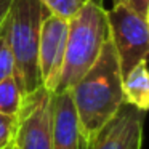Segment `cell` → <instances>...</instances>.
<instances>
[{
	"label": "cell",
	"mask_w": 149,
	"mask_h": 149,
	"mask_svg": "<svg viewBox=\"0 0 149 149\" xmlns=\"http://www.w3.org/2000/svg\"><path fill=\"white\" fill-rule=\"evenodd\" d=\"M122 71L112 40L107 36L98 59L71 88L80 127L88 141L120 109L123 100Z\"/></svg>",
	"instance_id": "1"
},
{
	"label": "cell",
	"mask_w": 149,
	"mask_h": 149,
	"mask_svg": "<svg viewBox=\"0 0 149 149\" xmlns=\"http://www.w3.org/2000/svg\"><path fill=\"white\" fill-rule=\"evenodd\" d=\"M69 21L64 59L55 93L71 90L98 59L109 36L107 10L103 0H85Z\"/></svg>",
	"instance_id": "2"
},
{
	"label": "cell",
	"mask_w": 149,
	"mask_h": 149,
	"mask_svg": "<svg viewBox=\"0 0 149 149\" xmlns=\"http://www.w3.org/2000/svg\"><path fill=\"white\" fill-rule=\"evenodd\" d=\"M45 15L40 0H11L7 18L8 42L15 61L13 75L24 96L43 87L39 71V42Z\"/></svg>",
	"instance_id": "3"
},
{
	"label": "cell",
	"mask_w": 149,
	"mask_h": 149,
	"mask_svg": "<svg viewBox=\"0 0 149 149\" xmlns=\"http://www.w3.org/2000/svg\"><path fill=\"white\" fill-rule=\"evenodd\" d=\"M107 24L123 77L138 63L146 61L149 56L148 21L130 7L114 2L112 8L107 10Z\"/></svg>",
	"instance_id": "4"
},
{
	"label": "cell",
	"mask_w": 149,
	"mask_h": 149,
	"mask_svg": "<svg viewBox=\"0 0 149 149\" xmlns=\"http://www.w3.org/2000/svg\"><path fill=\"white\" fill-rule=\"evenodd\" d=\"M53 93L45 87L37 88L23 100L16 116V133L13 144L16 149H52Z\"/></svg>",
	"instance_id": "5"
},
{
	"label": "cell",
	"mask_w": 149,
	"mask_h": 149,
	"mask_svg": "<svg viewBox=\"0 0 149 149\" xmlns=\"http://www.w3.org/2000/svg\"><path fill=\"white\" fill-rule=\"evenodd\" d=\"M69 21L61 16L47 13L42 21L39 42V71L42 85L55 93L59 80L68 40Z\"/></svg>",
	"instance_id": "6"
},
{
	"label": "cell",
	"mask_w": 149,
	"mask_h": 149,
	"mask_svg": "<svg viewBox=\"0 0 149 149\" xmlns=\"http://www.w3.org/2000/svg\"><path fill=\"white\" fill-rule=\"evenodd\" d=\"M146 112L123 103L91 138L88 149H141Z\"/></svg>",
	"instance_id": "7"
},
{
	"label": "cell",
	"mask_w": 149,
	"mask_h": 149,
	"mask_svg": "<svg viewBox=\"0 0 149 149\" xmlns=\"http://www.w3.org/2000/svg\"><path fill=\"white\" fill-rule=\"evenodd\" d=\"M52 138V149H88L90 146L69 90L53 93Z\"/></svg>",
	"instance_id": "8"
},
{
	"label": "cell",
	"mask_w": 149,
	"mask_h": 149,
	"mask_svg": "<svg viewBox=\"0 0 149 149\" xmlns=\"http://www.w3.org/2000/svg\"><path fill=\"white\" fill-rule=\"evenodd\" d=\"M123 100L127 104L139 111H149V69L146 61H141L122 80Z\"/></svg>",
	"instance_id": "9"
},
{
	"label": "cell",
	"mask_w": 149,
	"mask_h": 149,
	"mask_svg": "<svg viewBox=\"0 0 149 149\" xmlns=\"http://www.w3.org/2000/svg\"><path fill=\"white\" fill-rule=\"evenodd\" d=\"M24 95L16 77L10 75L0 82V112L16 117L23 106Z\"/></svg>",
	"instance_id": "10"
},
{
	"label": "cell",
	"mask_w": 149,
	"mask_h": 149,
	"mask_svg": "<svg viewBox=\"0 0 149 149\" xmlns=\"http://www.w3.org/2000/svg\"><path fill=\"white\" fill-rule=\"evenodd\" d=\"M13 74H15V61L10 48V42H8V26L7 21H5L3 29L0 31V82Z\"/></svg>",
	"instance_id": "11"
},
{
	"label": "cell",
	"mask_w": 149,
	"mask_h": 149,
	"mask_svg": "<svg viewBox=\"0 0 149 149\" xmlns=\"http://www.w3.org/2000/svg\"><path fill=\"white\" fill-rule=\"evenodd\" d=\"M40 2L45 7L47 13L61 16L64 19H71L85 3V0H40Z\"/></svg>",
	"instance_id": "12"
},
{
	"label": "cell",
	"mask_w": 149,
	"mask_h": 149,
	"mask_svg": "<svg viewBox=\"0 0 149 149\" xmlns=\"http://www.w3.org/2000/svg\"><path fill=\"white\" fill-rule=\"evenodd\" d=\"M18 119L15 116H7L0 112V149L7 148L13 143L15 133H16Z\"/></svg>",
	"instance_id": "13"
},
{
	"label": "cell",
	"mask_w": 149,
	"mask_h": 149,
	"mask_svg": "<svg viewBox=\"0 0 149 149\" xmlns=\"http://www.w3.org/2000/svg\"><path fill=\"white\" fill-rule=\"evenodd\" d=\"M112 2H120V3L127 5L141 16L146 15V8H148V3H149V0H112Z\"/></svg>",
	"instance_id": "14"
},
{
	"label": "cell",
	"mask_w": 149,
	"mask_h": 149,
	"mask_svg": "<svg viewBox=\"0 0 149 149\" xmlns=\"http://www.w3.org/2000/svg\"><path fill=\"white\" fill-rule=\"evenodd\" d=\"M10 7H11V0H0V31L3 29V24L7 21Z\"/></svg>",
	"instance_id": "15"
},
{
	"label": "cell",
	"mask_w": 149,
	"mask_h": 149,
	"mask_svg": "<svg viewBox=\"0 0 149 149\" xmlns=\"http://www.w3.org/2000/svg\"><path fill=\"white\" fill-rule=\"evenodd\" d=\"M146 21H148V26H149V3H148V8H146V15H144Z\"/></svg>",
	"instance_id": "16"
},
{
	"label": "cell",
	"mask_w": 149,
	"mask_h": 149,
	"mask_svg": "<svg viewBox=\"0 0 149 149\" xmlns=\"http://www.w3.org/2000/svg\"><path fill=\"white\" fill-rule=\"evenodd\" d=\"M3 149H16V146H15L13 143H11V144H8L7 148H3Z\"/></svg>",
	"instance_id": "17"
}]
</instances>
